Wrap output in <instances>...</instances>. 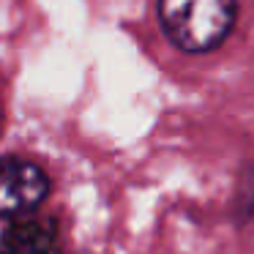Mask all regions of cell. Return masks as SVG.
I'll return each mask as SVG.
<instances>
[{"instance_id":"2","label":"cell","mask_w":254,"mask_h":254,"mask_svg":"<svg viewBox=\"0 0 254 254\" xmlns=\"http://www.w3.org/2000/svg\"><path fill=\"white\" fill-rule=\"evenodd\" d=\"M50 194V178L33 161L0 159V219H22Z\"/></svg>"},{"instance_id":"3","label":"cell","mask_w":254,"mask_h":254,"mask_svg":"<svg viewBox=\"0 0 254 254\" xmlns=\"http://www.w3.org/2000/svg\"><path fill=\"white\" fill-rule=\"evenodd\" d=\"M0 254H61V230L52 216H22L0 235Z\"/></svg>"},{"instance_id":"1","label":"cell","mask_w":254,"mask_h":254,"mask_svg":"<svg viewBox=\"0 0 254 254\" xmlns=\"http://www.w3.org/2000/svg\"><path fill=\"white\" fill-rule=\"evenodd\" d=\"M164 33L183 52H208L227 39L235 22V0H159Z\"/></svg>"}]
</instances>
